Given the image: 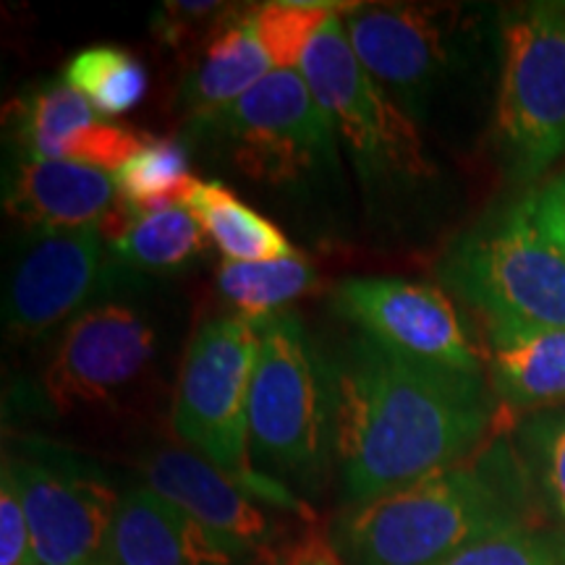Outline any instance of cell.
I'll return each instance as SVG.
<instances>
[{
    "instance_id": "cell-19",
    "label": "cell",
    "mask_w": 565,
    "mask_h": 565,
    "mask_svg": "<svg viewBox=\"0 0 565 565\" xmlns=\"http://www.w3.org/2000/svg\"><path fill=\"white\" fill-rule=\"evenodd\" d=\"M492 393L513 408L565 404V330L484 322Z\"/></svg>"
},
{
    "instance_id": "cell-14",
    "label": "cell",
    "mask_w": 565,
    "mask_h": 565,
    "mask_svg": "<svg viewBox=\"0 0 565 565\" xmlns=\"http://www.w3.org/2000/svg\"><path fill=\"white\" fill-rule=\"evenodd\" d=\"M333 303L366 338L395 353L482 374V353L440 288L401 278H349L335 288Z\"/></svg>"
},
{
    "instance_id": "cell-4",
    "label": "cell",
    "mask_w": 565,
    "mask_h": 565,
    "mask_svg": "<svg viewBox=\"0 0 565 565\" xmlns=\"http://www.w3.org/2000/svg\"><path fill=\"white\" fill-rule=\"evenodd\" d=\"M263 320L244 315L215 317L192 335L181 362L173 401V433L246 490L299 515L309 505L286 487L259 477L249 454V391L259 353Z\"/></svg>"
},
{
    "instance_id": "cell-11",
    "label": "cell",
    "mask_w": 565,
    "mask_h": 565,
    "mask_svg": "<svg viewBox=\"0 0 565 565\" xmlns=\"http://www.w3.org/2000/svg\"><path fill=\"white\" fill-rule=\"evenodd\" d=\"M3 471L24 503L34 563L95 565L121 500L116 487L95 466L51 445L6 454Z\"/></svg>"
},
{
    "instance_id": "cell-26",
    "label": "cell",
    "mask_w": 565,
    "mask_h": 565,
    "mask_svg": "<svg viewBox=\"0 0 565 565\" xmlns=\"http://www.w3.org/2000/svg\"><path fill=\"white\" fill-rule=\"evenodd\" d=\"M356 3H328V0H273L254 6L252 17L259 40L270 53L275 71H299L315 34L333 13L351 11Z\"/></svg>"
},
{
    "instance_id": "cell-10",
    "label": "cell",
    "mask_w": 565,
    "mask_h": 565,
    "mask_svg": "<svg viewBox=\"0 0 565 565\" xmlns=\"http://www.w3.org/2000/svg\"><path fill=\"white\" fill-rule=\"evenodd\" d=\"M131 280L134 270L113 257L103 231L38 233L11 270L3 324L19 341H34Z\"/></svg>"
},
{
    "instance_id": "cell-24",
    "label": "cell",
    "mask_w": 565,
    "mask_h": 565,
    "mask_svg": "<svg viewBox=\"0 0 565 565\" xmlns=\"http://www.w3.org/2000/svg\"><path fill=\"white\" fill-rule=\"evenodd\" d=\"M63 82L87 97L105 121L131 113L147 95V71L129 51L113 45L84 47L66 63Z\"/></svg>"
},
{
    "instance_id": "cell-9",
    "label": "cell",
    "mask_w": 565,
    "mask_h": 565,
    "mask_svg": "<svg viewBox=\"0 0 565 565\" xmlns=\"http://www.w3.org/2000/svg\"><path fill=\"white\" fill-rule=\"evenodd\" d=\"M343 30L385 95L412 121L427 116L429 97L461 58L469 24L456 6L356 3L341 13Z\"/></svg>"
},
{
    "instance_id": "cell-5",
    "label": "cell",
    "mask_w": 565,
    "mask_h": 565,
    "mask_svg": "<svg viewBox=\"0 0 565 565\" xmlns=\"http://www.w3.org/2000/svg\"><path fill=\"white\" fill-rule=\"evenodd\" d=\"M440 275L484 322L565 330V252L536 217L534 194L463 233Z\"/></svg>"
},
{
    "instance_id": "cell-17",
    "label": "cell",
    "mask_w": 565,
    "mask_h": 565,
    "mask_svg": "<svg viewBox=\"0 0 565 565\" xmlns=\"http://www.w3.org/2000/svg\"><path fill=\"white\" fill-rule=\"evenodd\" d=\"M13 137L21 154L66 160L116 173L145 145L147 134L97 116L66 82L47 84L13 103Z\"/></svg>"
},
{
    "instance_id": "cell-20",
    "label": "cell",
    "mask_w": 565,
    "mask_h": 565,
    "mask_svg": "<svg viewBox=\"0 0 565 565\" xmlns=\"http://www.w3.org/2000/svg\"><path fill=\"white\" fill-rule=\"evenodd\" d=\"M183 204L228 263H270L296 254L286 233L238 200L223 181H196Z\"/></svg>"
},
{
    "instance_id": "cell-18",
    "label": "cell",
    "mask_w": 565,
    "mask_h": 565,
    "mask_svg": "<svg viewBox=\"0 0 565 565\" xmlns=\"http://www.w3.org/2000/svg\"><path fill=\"white\" fill-rule=\"evenodd\" d=\"M275 74V63L259 40L252 11H225L210 32L200 63L186 76L181 103L192 121L223 110Z\"/></svg>"
},
{
    "instance_id": "cell-29",
    "label": "cell",
    "mask_w": 565,
    "mask_h": 565,
    "mask_svg": "<svg viewBox=\"0 0 565 565\" xmlns=\"http://www.w3.org/2000/svg\"><path fill=\"white\" fill-rule=\"evenodd\" d=\"M534 210L540 223L565 252V173L555 175L545 186L534 189Z\"/></svg>"
},
{
    "instance_id": "cell-8",
    "label": "cell",
    "mask_w": 565,
    "mask_h": 565,
    "mask_svg": "<svg viewBox=\"0 0 565 565\" xmlns=\"http://www.w3.org/2000/svg\"><path fill=\"white\" fill-rule=\"evenodd\" d=\"M192 129L254 181L296 183L338 162V129L301 71H275Z\"/></svg>"
},
{
    "instance_id": "cell-15",
    "label": "cell",
    "mask_w": 565,
    "mask_h": 565,
    "mask_svg": "<svg viewBox=\"0 0 565 565\" xmlns=\"http://www.w3.org/2000/svg\"><path fill=\"white\" fill-rule=\"evenodd\" d=\"M6 212L34 233L97 228L108 238L129 217L113 173L21 154L6 179Z\"/></svg>"
},
{
    "instance_id": "cell-25",
    "label": "cell",
    "mask_w": 565,
    "mask_h": 565,
    "mask_svg": "<svg viewBox=\"0 0 565 565\" xmlns=\"http://www.w3.org/2000/svg\"><path fill=\"white\" fill-rule=\"evenodd\" d=\"M513 448L532 482L536 505L565 534V406L526 416Z\"/></svg>"
},
{
    "instance_id": "cell-22",
    "label": "cell",
    "mask_w": 565,
    "mask_h": 565,
    "mask_svg": "<svg viewBox=\"0 0 565 565\" xmlns=\"http://www.w3.org/2000/svg\"><path fill=\"white\" fill-rule=\"evenodd\" d=\"M116 192L134 215L175 207L192 194L194 179L189 152L173 137H147L145 145L113 173Z\"/></svg>"
},
{
    "instance_id": "cell-3",
    "label": "cell",
    "mask_w": 565,
    "mask_h": 565,
    "mask_svg": "<svg viewBox=\"0 0 565 565\" xmlns=\"http://www.w3.org/2000/svg\"><path fill=\"white\" fill-rule=\"evenodd\" d=\"M335 404L333 364L299 317H265L249 391L254 471L301 500L317 494L335 466Z\"/></svg>"
},
{
    "instance_id": "cell-1",
    "label": "cell",
    "mask_w": 565,
    "mask_h": 565,
    "mask_svg": "<svg viewBox=\"0 0 565 565\" xmlns=\"http://www.w3.org/2000/svg\"><path fill=\"white\" fill-rule=\"evenodd\" d=\"M335 471L345 508L475 456L490 440L492 395L466 374L359 335L333 362Z\"/></svg>"
},
{
    "instance_id": "cell-6",
    "label": "cell",
    "mask_w": 565,
    "mask_h": 565,
    "mask_svg": "<svg viewBox=\"0 0 565 565\" xmlns=\"http://www.w3.org/2000/svg\"><path fill=\"white\" fill-rule=\"evenodd\" d=\"M494 141L515 183L540 181L565 154V3L505 13Z\"/></svg>"
},
{
    "instance_id": "cell-7",
    "label": "cell",
    "mask_w": 565,
    "mask_h": 565,
    "mask_svg": "<svg viewBox=\"0 0 565 565\" xmlns=\"http://www.w3.org/2000/svg\"><path fill=\"white\" fill-rule=\"evenodd\" d=\"M299 71L333 118L366 189H414L433 179L419 129L359 63L341 13L315 34Z\"/></svg>"
},
{
    "instance_id": "cell-27",
    "label": "cell",
    "mask_w": 565,
    "mask_h": 565,
    "mask_svg": "<svg viewBox=\"0 0 565 565\" xmlns=\"http://www.w3.org/2000/svg\"><path fill=\"white\" fill-rule=\"evenodd\" d=\"M437 565H565V534L536 521L484 536Z\"/></svg>"
},
{
    "instance_id": "cell-30",
    "label": "cell",
    "mask_w": 565,
    "mask_h": 565,
    "mask_svg": "<svg viewBox=\"0 0 565 565\" xmlns=\"http://www.w3.org/2000/svg\"><path fill=\"white\" fill-rule=\"evenodd\" d=\"M286 565H343L341 557L335 555V550L330 547L328 536L309 534L299 547L294 550V555L288 557Z\"/></svg>"
},
{
    "instance_id": "cell-13",
    "label": "cell",
    "mask_w": 565,
    "mask_h": 565,
    "mask_svg": "<svg viewBox=\"0 0 565 565\" xmlns=\"http://www.w3.org/2000/svg\"><path fill=\"white\" fill-rule=\"evenodd\" d=\"M158 333L145 312L100 301L71 320L42 372V393L58 414L108 404L150 366Z\"/></svg>"
},
{
    "instance_id": "cell-16",
    "label": "cell",
    "mask_w": 565,
    "mask_h": 565,
    "mask_svg": "<svg viewBox=\"0 0 565 565\" xmlns=\"http://www.w3.org/2000/svg\"><path fill=\"white\" fill-rule=\"evenodd\" d=\"M95 565H265L212 534L150 487H134L118 500Z\"/></svg>"
},
{
    "instance_id": "cell-12",
    "label": "cell",
    "mask_w": 565,
    "mask_h": 565,
    "mask_svg": "<svg viewBox=\"0 0 565 565\" xmlns=\"http://www.w3.org/2000/svg\"><path fill=\"white\" fill-rule=\"evenodd\" d=\"M145 484L265 565H286L307 540L309 521L273 505L186 448L154 450L141 463Z\"/></svg>"
},
{
    "instance_id": "cell-28",
    "label": "cell",
    "mask_w": 565,
    "mask_h": 565,
    "mask_svg": "<svg viewBox=\"0 0 565 565\" xmlns=\"http://www.w3.org/2000/svg\"><path fill=\"white\" fill-rule=\"evenodd\" d=\"M0 565H38L30 521L9 471L0 475Z\"/></svg>"
},
{
    "instance_id": "cell-2",
    "label": "cell",
    "mask_w": 565,
    "mask_h": 565,
    "mask_svg": "<svg viewBox=\"0 0 565 565\" xmlns=\"http://www.w3.org/2000/svg\"><path fill=\"white\" fill-rule=\"evenodd\" d=\"M536 511L515 448L490 437L461 463L345 508L328 542L343 565H437L484 536L536 524Z\"/></svg>"
},
{
    "instance_id": "cell-21",
    "label": "cell",
    "mask_w": 565,
    "mask_h": 565,
    "mask_svg": "<svg viewBox=\"0 0 565 565\" xmlns=\"http://www.w3.org/2000/svg\"><path fill=\"white\" fill-rule=\"evenodd\" d=\"M113 257L134 273H173L207 249V233L186 204L141 212L108 238Z\"/></svg>"
},
{
    "instance_id": "cell-23",
    "label": "cell",
    "mask_w": 565,
    "mask_h": 565,
    "mask_svg": "<svg viewBox=\"0 0 565 565\" xmlns=\"http://www.w3.org/2000/svg\"><path fill=\"white\" fill-rule=\"evenodd\" d=\"M317 286L315 267L299 252L270 263H225L217 270V291L238 315L252 320L280 315L286 303Z\"/></svg>"
}]
</instances>
